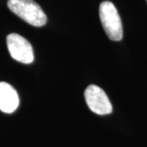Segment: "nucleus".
Segmentation results:
<instances>
[{
	"instance_id": "423d86ee",
	"label": "nucleus",
	"mask_w": 147,
	"mask_h": 147,
	"mask_svg": "<svg viewBox=\"0 0 147 147\" xmlns=\"http://www.w3.org/2000/svg\"><path fill=\"white\" fill-rule=\"evenodd\" d=\"M146 1H147V0H146Z\"/></svg>"
},
{
	"instance_id": "39448f33",
	"label": "nucleus",
	"mask_w": 147,
	"mask_h": 147,
	"mask_svg": "<svg viewBox=\"0 0 147 147\" xmlns=\"http://www.w3.org/2000/svg\"><path fill=\"white\" fill-rule=\"evenodd\" d=\"M19 105V96L15 88L6 82H0V110L11 114Z\"/></svg>"
},
{
	"instance_id": "f03ea898",
	"label": "nucleus",
	"mask_w": 147,
	"mask_h": 147,
	"mask_svg": "<svg viewBox=\"0 0 147 147\" xmlns=\"http://www.w3.org/2000/svg\"><path fill=\"white\" fill-rule=\"evenodd\" d=\"M99 15L108 38L113 41H120L123 38V26L115 6L110 1L102 2L99 7Z\"/></svg>"
},
{
	"instance_id": "f257e3e1",
	"label": "nucleus",
	"mask_w": 147,
	"mask_h": 147,
	"mask_svg": "<svg viewBox=\"0 0 147 147\" xmlns=\"http://www.w3.org/2000/svg\"><path fill=\"white\" fill-rule=\"evenodd\" d=\"M7 7L14 14L33 26L40 27L47 23V16L34 0H8Z\"/></svg>"
},
{
	"instance_id": "20e7f679",
	"label": "nucleus",
	"mask_w": 147,
	"mask_h": 147,
	"mask_svg": "<svg viewBox=\"0 0 147 147\" xmlns=\"http://www.w3.org/2000/svg\"><path fill=\"white\" fill-rule=\"evenodd\" d=\"M84 97L90 110L96 115H109L113 110L108 96L96 85H89L84 92Z\"/></svg>"
},
{
	"instance_id": "7ed1b4c3",
	"label": "nucleus",
	"mask_w": 147,
	"mask_h": 147,
	"mask_svg": "<svg viewBox=\"0 0 147 147\" xmlns=\"http://www.w3.org/2000/svg\"><path fill=\"white\" fill-rule=\"evenodd\" d=\"M7 45L11 57L23 64H30L34 61V51L30 42L15 33L7 36Z\"/></svg>"
}]
</instances>
